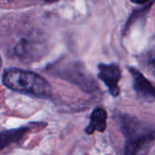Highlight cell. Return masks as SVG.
I'll use <instances>...</instances> for the list:
<instances>
[{
    "label": "cell",
    "instance_id": "cell-1",
    "mask_svg": "<svg viewBox=\"0 0 155 155\" xmlns=\"http://www.w3.org/2000/svg\"><path fill=\"white\" fill-rule=\"evenodd\" d=\"M2 82L8 89L31 95L36 98L46 99L51 95V85L40 74L20 68H7L2 75Z\"/></svg>",
    "mask_w": 155,
    "mask_h": 155
},
{
    "label": "cell",
    "instance_id": "cell-2",
    "mask_svg": "<svg viewBox=\"0 0 155 155\" xmlns=\"http://www.w3.org/2000/svg\"><path fill=\"white\" fill-rule=\"evenodd\" d=\"M121 129L127 141L124 146L125 155H143L155 141V130L149 131L134 117L124 115L121 118Z\"/></svg>",
    "mask_w": 155,
    "mask_h": 155
},
{
    "label": "cell",
    "instance_id": "cell-3",
    "mask_svg": "<svg viewBox=\"0 0 155 155\" xmlns=\"http://www.w3.org/2000/svg\"><path fill=\"white\" fill-rule=\"evenodd\" d=\"M49 71L55 76L78 86L86 93H92L97 88L95 80L80 62H58L49 66Z\"/></svg>",
    "mask_w": 155,
    "mask_h": 155
},
{
    "label": "cell",
    "instance_id": "cell-4",
    "mask_svg": "<svg viewBox=\"0 0 155 155\" xmlns=\"http://www.w3.org/2000/svg\"><path fill=\"white\" fill-rule=\"evenodd\" d=\"M98 77L107 86L110 94L116 97L119 93V81L121 79V70L117 64H100L98 65Z\"/></svg>",
    "mask_w": 155,
    "mask_h": 155
},
{
    "label": "cell",
    "instance_id": "cell-5",
    "mask_svg": "<svg viewBox=\"0 0 155 155\" xmlns=\"http://www.w3.org/2000/svg\"><path fill=\"white\" fill-rule=\"evenodd\" d=\"M130 72L133 76V85L136 94L146 101H155V86L136 68L131 67Z\"/></svg>",
    "mask_w": 155,
    "mask_h": 155
},
{
    "label": "cell",
    "instance_id": "cell-6",
    "mask_svg": "<svg viewBox=\"0 0 155 155\" xmlns=\"http://www.w3.org/2000/svg\"><path fill=\"white\" fill-rule=\"evenodd\" d=\"M35 128L32 125H25L11 130L0 132V153L5 149L20 143Z\"/></svg>",
    "mask_w": 155,
    "mask_h": 155
},
{
    "label": "cell",
    "instance_id": "cell-7",
    "mask_svg": "<svg viewBox=\"0 0 155 155\" xmlns=\"http://www.w3.org/2000/svg\"><path fill=\"white\" fill-rule=\"evenodd\" d=\"M107 113L104 108H95L90 117V124L85 128L87 134H93L94 132L104 133L106 129Z\"/></svg>",
    "mask_w": 155,
    "mask_h": 155
},
{
    "label": "cell",
    "instance_id": "cell-8",
    "mask_svg": "<svg viewBox=\"0 0 155 155\" xmlns=\"http://www.w3.org/2000/svg\"><path fill=\"white\" fill-rule=\"evenodd\" d=\"M145 61L155 76V35L149 40L145 51Z\"/></svg>",
    "mask_w": 155,
    "mask_h": 155
},
{
    "label": "cell",
    "instance_id": "cell-9",
    "mask_svg": "<svg viewBox=\"0 0 155 155\" xmlns=\"http://www.w3.org/2000/svg\"><path fill=\"white\" fill-rule=\"evenodd\" d=\"M153 4V2H150L147 5L142 7V8L139 9V10H135L134 12H133L132 15L130 16L129 20L127 21V24H126V25H125V30H126V28H129L130 25H131L133 22H134V21L137 19V17H142V16H143V15L147 13V11L150 9L151 5H152Z\"/></svg>",
    "mask_w": 155,
    "mask_h": 155
},
{
    "label": "cell",
    "instance_id": "cell-10",
    "mask_svg": "<svg viewBox=\"0 0 155 155\" xmlns=\"http://www.w3.org/2000/svg\"><path fill=\"white\" fill-rule=\"evenodd\" d=\"M2 67V59H1V56H0V69Z\"/></svg>",
    "mask_w": 155,
    "mask_h": 155
}]
</instances>
